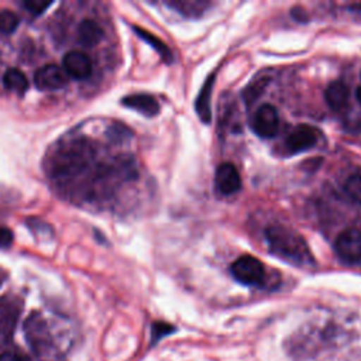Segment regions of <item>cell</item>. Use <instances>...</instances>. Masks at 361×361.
Instances as JSON below:
<instances>
[{"label": "cell", "mask_w": 361, "mask_h": 361, "mask_svg": "<svg viewBox=\"0 0 361 361\" xmlns=\"http://www.w3.org/2000/svg\"><path fill=\"white\" fill-rule=\"evenodd\" d=\"M265 243L268 250L285 262L296 267L313 265L314 258L306 240L293 228L272 224L265 230Z\"/></svg>", "instance_id": "6da1fadb"}, {"label": "cell", "mask_w": 361, "mask_h": 361, "mask_svg": "<svg viewBox=\"0 0 361 361\" xmlns=\"http://www.w3.org/2000/svg\"><path fill=\"white\" fill-rule=\"evenodd\" d=\"M94 148L86 138H75L61 145L52 158V172L58 178L76 176L89 168Z\"/></svg>", "instance_id": "7a4b0ae2"}, {"label": "cell", "mask_w": 361, "mask_h": 361, "mask_svg": "<svg viewBox=\"0 0 361 361\" xmlns=\"http://www.w3.org/2000/svg\"><path fill=\"white\" fill-rule=\"evenodd\" d=\"M231 276L245 286H262L265 281V267L254 255L244 254L230 265Z\"/></svg>", "instance_id": "3957f363"}, {"label": "cell", "mask_w": 361, "mask_h": 361, "mask_svg": "<svg viewBox=\"0 0 361 361\" xmlns=\"http://www.w3.org/2000/svg\"><path fill=\"white\" fill-rule=\"evenodd\" d=\"M24 331L25 338L34 353H37L39 357H44V354H48L52 348V336L48 329V324L45 319L39 313H31L25 323H24Z\"/></svg>", "instance_id": "277c9868"}, {"label": "cell", "mask_w": 361, "mask_h": 361, "mask_svg": "<svg viewBox=\"0 0 361 361\" xmlns=\"http://www.w3.org/2000/svg\"><path fill=\"white\" fill-rule=\"evenodd\" d=\"M334 251L348 265L361 264V227L343 230L334 241Z\"/></svg>", "instance_id": "5b68a950"}, {"label": "cell", "mask_w": 361, "mask_h": 361, "mask_svg": "<svg viewBox=\"0 0 361 361\" xmlns=\"http://www.w3.org/2000/svg\"><path fill=\"white\" fill-rule=\"evenodd\" d=\"M320 130L309 126V124H299L290 130L285 140V148L290 155L305 152L312 149L320 140Z\"/></svg>", "instance_id": "8992f818"}, {"label": "cell", "mask_w": 361, "mask_h": 361, "mask_svg": "<svg viewBox=\"0 0 361 361\" xmlns=\"http://www.w3.org/2000/svg\"><path fill=\"white\" fill-rule=\"evenodd\" d=\"M279 127V116L276 109L269 104H261L252 116L251 128L259 138H272Z\"/></svg>", "instance_id": "52a82bcc"}, {"label": "cell", "mask_w": 361, "mask_h": 361, "mask_svg": "<svg viewBox=\"0 0 361 361\" xmlns=\"http://www.w3.org/2000/svg\"><path fill=\"white\" fill-rule=\"evenodd\" d=\"M214 189L221 196H230L241 189V176L230 162H223L214 173Z\"/></svg>", "instance_id": "ba28073f"}, {"label": "cell", "mask_w": 361, "mask_h": 361, "mask_svg": "<svg viewBox=\"0 0 361 361\" xmlns=\"http://www.w3.org/2000/svg\"><path fill=\"white\" fill-rule=\"evenodd\" d=\"M68 82L63 68L55 63H48L37 69L34 75V85L38 90H58Z\"/></svg>", "instance_id": "9c48e42d"}, {"label": "cell", "mask_w": 361, "mask_h": 361, "mask_svg": "<svg viewBox=\"0 0 361 361\" xmlns=\"http://www.w3.org/2000/svg\"><path fill=\"white\" fill-rule=\"evenodd\" d=\"M63 71L73 79H86L92 73V61L90 58L82 51H69L65 54L63 61Z\"/></svg>", "instance_id": "30bf717a"}, {"label": "cell", "mask_w": 361, "mask_h": 361, "mask_svg": "<svg viewBox=\"0 0 361 361\" xmlns=\"http://www.w3.org/2000/svg\"><path fill=\"white\" fill-rule=\"evenodd\" d=\"M121 104L131 110H135L140 114L147 116V117H155L161 110L158 100L154 96L147 94V93L128 94L121 99Z\"/></svg>", "instance_id": "8fae6325"}, {"label": "cell", "mask_w": 361, "mask_h": 361, "mask_svg": "<svg viewBox=\"0 0 361 361\" xmlns=\"http://www.w3.org/2000/svg\"><path fill=\"white\" fill-rule=\"evenodd\" d=\"M213 86H214V72L206 78L203 86L200 87V92L196 97V102H195L196 114L204 124H209L212 121V106L210 104H212Z\"/></svg>", "instance_id": "7c38bea8"}, {"label": "cell", "mask_w": 361, "mask_h": 361, "mask_svg": "<svg viewBox=\"0 0 361 361\" xmlns=\"http://www.w3.org/2000/svg\"><path fill=\"white\" fill-rule=\"evenodd\" d=\"M324 99L331 110L343 111L350 103V89L343 80L331 82L324 90Z\"/></svg>", "instance_id": "4fadbf2b"}, {"label": "cell", "mask_w": 361, "mask_h": 361, "mask_svg": "<svg viewBox=\"0 0 361 361\" xmlns=\"http://www.w3.org/2000/svg\"><path fill=\"white\" fill-rule=\"evenodd\" d=\"M165 4L186 18H199L209 8L210 3L204 0H169Z\"/></svg>", "instance_id": "5bb4252c"}, {"label": "cell", "mask_w": 361, "mask_h": 361, "mask_svg": "<svg viewBox=\"0 0 361 361\" xmlns=\"http://www.w3.org/2000/svg\"><path fill=\"white\" fill-rule=\"evenodd\" d=\"M102 37H103V30L94 20L85 18L80 21L78 27V38L83 47L89 48V47L97 45Z\"/></svg>", "instance_id": "9a60e30c"}, {"label": "cell", "mask_w": 361, "mask_h": 361, "mask_svg": "<svg viewBox=\"0 0 361 361\" xmlns=\"http://www.w3.org/2000/svg\"><path fill=\"white\" fill-rule=\"evenodd\" d=\"M3 86L17 94H24L28 89L27 76L17 68H10L3 75Z\"/></svg>", "instance_id": "2e32d148"}, {"label": "cell", "mask_w": 361, "mask_h": 361, "mask_svg": "<svg viewBox=\"0 0 361 361\" xmlns=\"http://www.w3.org/2000/svg\"><path fill=\"white\" fill-rule=\"evenodd\" d=\"M133 30H134V32H135L141 39H144L147 44H149V45L158 52V55L162 58L164 62L171 63V62L173 61V56H172L171 49H169V48L166 47V44H165L164 41H161L157 35H154V34H151L149 31H147V30H144V28H141V27H137V25H134Z\"/></svg>", "instance_id": "e0dca14e"}, {"label": "cell", "mask_w": 361, "mask_h": 361, "mask_svg": "<svg viewBox=\"0 0 361 361\" xmlns=\"http://www.w3.org/2000/svg\"><path fill=\"white\" fill-rule=\"evenodd\" d=\"M271 82L269 76H261V78H255L252 79L244 89H243V99L245 102L247 106H251L252 103H255V100H258L262 93L265 92V89L268 87Z\"/></svg>", "instance_id": "ac0fdd59"}, {"label": "cell", "mask_w": 361, "mask_h": 361, "mask_svg": "<svg viewBox=\"0 0 361 361\" xmlns=\"http://www.w3.org/2000/svg\"><path fill=\"white\" fill-rule=\"evenodd\" d=\"M344 195L354 203L361 204V168H355L344 180Z\"/></svg>", "instance_id": "d6986e66"}, {"label": "cell", "mask_w": 361, "mask_h": 361, "mask_svg": "<svg viewBox=\"0 0 361 361\" xmlns=\"http://www.w3.org/2000/svg\"><path fill=\"white\" fill-rule=\"evenodd\" d=\"M106 137L111 142L120 144V142H124V141L130 140L133 137V131L127 126H124L123 123H113L106 130Z\"/></svg>", "instance_id": "ffe728a7"}, {"label": "cell", "mask_w": 361, "mask_h": 361, "mask_svg": "<svg viewBox=\"0 0 361 361\" xmlns=\"http://www.w3.org/2000/svg\"><path fill=\"white\" fill-rule=\"evenodd\" d=\"M20 24V17L11 10L0 11V34L8 35L17 30Z\"/></svg>", "instance_id": "44dd1931"}, {"label": "cell", "mask_w": 361, "mask_h": 361, "mask_svg": "<svg viewBox=\"0 0 361 361\" xmlns=\"http://www.w3.org/2000/svg\"><path fill=\"white\" fill-rule=\"evenodd\" d=\"M176 329L165 322H154L151 326V344L154 345L157 341H159L161 338L172 334Z\"/></svg>", "instance_id": "7402d4cb"}, {"label": "cell", "mask_w": 361, "mask_h": 361, "mask_svg": "<svg viewBox=\"0 0 361 361\" xmlns=\"http://www.w3.org/2000/svg\"><path fill=\"white\" fill-rule=\"evenodd\" d=\"M24 8L34 14V16H41L48 7L52 6V1H44V0H30V1H24L23 3Z\"/></svg>", "instance_id": "603a6c76"}, {"label": "cell", "mask_w": 361, "mask_h": 361, "mask_svg": "<svg viewBox=\"0 0 361 361\" xmlns=\"http://www.w3.org/2000/svg\"><path fill=\"white\" fill-rule=\"evenodd\" d=\"M13 244V233L7 227H0V248H8Z\"/></svg>", "instance_id": "cb8c5ba5"}, {"label": "cell", "mask_w": 361, "mask_h": 361, "mask_svg": "<svg viewBox=\"0 0 361 361\" xmlns=\"http://www.w3.org/2000/svg\"><path fill=\"white\" fill-rule=\"evenodd\" d=\"M0 361H23L20 355L14 354V353H10V351H6L3 354H0Z\"/></svg>", "instance_id": "d4e9b609"}, {"label": "cell", "mask_w": 361, "mask_h": 361, "mask_svg": "<svg viewBox=\"0 0 361 361\" xmlns=\"http://www.w3.org/2000/svg\"><path fill=\"white\" fill-rule=\"evenodd\" d=\"M6 279H7V272L0 268V288L3 286V283L6 282Z\"/></svg>", "instance_id": "484cf974"}, {"label": "cell", "mask_w": 361, "mask_h": 361, "mask_svg": "<svg viewBox=\"0 0 361 361\" xmlns=\"http://www.w3.org/2000/svg\"><path fill=\"white\" fill-rule=\"evenodd\" d=\"M355 97H357V100L361 103V86H358V87H357V92H355Z\"/></svg>", "instance_id": "4316f807"}]
</instances>
